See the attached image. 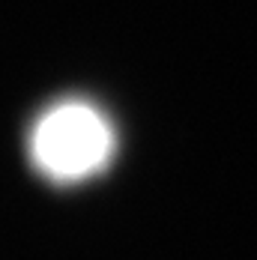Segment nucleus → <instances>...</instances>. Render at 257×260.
<instances>
[{"instance_id": "obj_1", "label": "nucleus", "mask_w": 257, "mask_h": 260, "mask_svg": "<svg viewBox=\"0 0 257 260\" xmlns=\"http://www.w3.org/2000/svg\"><path fill=\"white\" fill-rule=\"evenodd\" d=\"M117 153V132L102 108L84 99L48 105L30 126V165L57 185L102 174Z\"/></svg>"}]
</instances>
